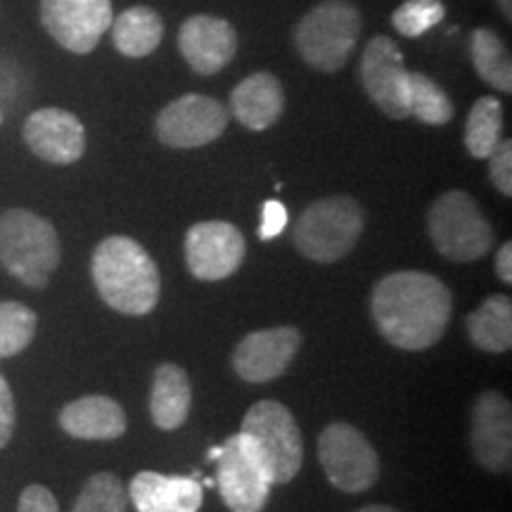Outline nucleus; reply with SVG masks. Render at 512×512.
Instances as JSON below:
<instances>
[{
  "instance_id": "obj_1",
  "label": "nucleus",
  "mask_w": 512,
  "mask_h": 512,
  "mask_svg": "<svg viewBox=\"0 0 512 512\" xmlns=\"http://www.w3.org/2000/svg\"><path fill=\"white\" fill-rule=\"evenodd\" d=\"M453 299L437 275L396 271L384 275L370 297V313L382 337L396 349L425 351L448 328Z\"/></svg>"
},
{
  "instance_id": "obj_2",
  "label": "nucleus",
  "mask_w": 512,
  "mask_h": 512,
  "mask_svg": "<svg viewBox=\"0 0 512 512\" xmlns=\"http://www.w3.org/2000/svg\"><path fill=\"white\" fill-rule=\"evenodd\" d=\"M91 273L95 290L110 309L145 316L159 302V268L143 245L126 235H112L95 247Z\"/></svg>"
},
{
  "instance_id": "obj_3",
  "label": "nucleus",
  "mask_w": 512,
  "mask_h": 512,
  "mask_svg": "<svg viewBox=\"0 0 512 512\" xmlns=\"http://www.w3.org/2000/svg\"><path fill=\"white\" fill-rule=\"evenodd\" d=\"M60 238L53 223L29 209L0 216V264L19 283L41 290L60 266Z\"/></svg>"
},
{
  "instance_id": "obj_4",
  "label": "nucleus",
  "mask_w": 512,
  "mask_h": 512,
  "mask_svg": "<svg viewBox=\"0 0 512 512\" xmlns=\"http://www.w3.org/2000/svg\"><path fill=\"white\" fill-rule=\"evenodd\" d=\"M240 439L256 463L264 467L271 484H287L304 463V441L290 408L280 401H259L249 408L240 427Z\"/></svg>"
},
{
  "instance_id": "obj_5",
  "label": "nucleus",
  "mask_w": 512,
  "mask_h": 512,
  "mask_svg": "<svg viewBox=\"0 0 512 512\" xmlns=\"http://www.w3.org/2000/svg\"><path fill=\"white\" fill-rule=\"evenodd\" d=\"M363 228H366V214L354 197H323L306 207L294 223V245L306 259L318 264H335L356 247Z\"/></svg>"
},
{
  "instance_id": "obj_6",
  "label": "nucleus",
  "mask_w": 512,
  "mask_h": 512,
  "mask_svg": "<svg viewBox=\"0 0 512 512\" xmlns=\"http://www.w3.org/2000/svg\"><path fill=\"white\" fill-rule=\"evenodd\" d=\"M363 17L349 0H323L294 29V46L318 72H339L354 53Z\"/></svg>"
},
{
  "instance_id": "obj_7",
  "label": "nucleus",
  "mask_w": 512,
  "mask_h": 512,
  "mask_svg": "<svg viewBox=\"0 0 512 512\" xmlns=\"http://www.w3.org/2000/svg\"><path fill=\"white\" fill-rule=\"evenodd\" d=\"M427 230L437 252L456 264L482 259L494 247V228L465 190H448L432 202Z\"/></svg>"
},
{
  "instance_id": "obj_8",
  "label": "nucleus",
  "mask_w": 512,
  "mask_h": 512,
  "mask_svg": "<svg viewBox=\"0 0 512 512\" xmlns=\"http://www.w3.org/2000/svg\"><path fill=\"white\" fill-rule=\"evenodd\" d=\"M325 477L344 494H363L380 479V458L366 434L349 422H332L318 439Z\"/></svg>"
},
{
  "instance_id": "obj_9",
  "label": "nucleus",
  "mask_w": 512,
  "mask_h": 512,
  "mask_svg": "<svg viewBox=\"0 0 512 512\" xmlns=\"http://www.w3.org/2000/svg\"><path fill=\"white\" fill-rule=\"evenodd\" d=\"M230 114L219 100L209 95L188 93L176 98L157 114L155 131L166 147L192 150L214 143L228 128Z\"/></svg>"
},
{
  "instance_id": "obj_10",
  "label": "nucleus",
  "mask_w": 512,
  "mask_h": 512,
  "mask_svg": "<svg viewBox=\"0 0 512 512\" xmlns=\"http://www.w3.org/2000/svg\"><path fill=\"white\" fill-rule=\"evenodd\" d=\"M41 19L64 50L88 55L112 27V0H41Z\"/></svg>"
},
{
  "instance_id": "obj_11",
  "label": "nucleus",
  "mask_w": 512,
  "mask_h": 512,
  "mask_svg": "<svg viewBox=\"0 0 512 512\" xmlns=\"http://www.w3.org/2000/svg\"><path fill=\"white\" fill-rule=\"evenodd\" d=\"M245 235L228 221L195 223L185 235V264L197 280L230 278L245 261Z\"/></svg>"
},
{
  "instance_id": "obj_12",
  "label": "nucleus",
  "mask_w": 512,
  "mask_h": 512,
  "mask_svg": "<svg viewBox=\"0 0 512 512\" xmlns=\"http://www.w3.org/2000/svg\"><path fill=\"white\" fill-rule=\"evenodd\" d=\"M361 81L370 100L389 119H408V69L392 38L375 36L363 50Z\"/></svg>"
},
{
  "instance_id": "obj_13",
  "label": "nucleus",
  "mask_w": 512,
  "mask_h": 512,
  "mask_svg": "<svg viewBox=\"0 0 512 512\" xmlns=\"http://www.w3.org/2000/svg\"><path fill=\"white\" fill-rule=\"evenodd\" d=\"M219 463V491L223 503L230 512H261L271 494V479L266 477L264 467L256 463L247 446L242 444L240 434L230 437L221 446Z\"/></svg>"
},
{
  "instance_id": "obj_14",
  "label": "nucleus",
  "mask_w": 512,
  "mask_h": 512,
  "mask_svg": "<svg viewBox=\"0 0 512 512\" xmlns=\"http://www.w3.org/2000/svg\"><path fill=\"white\" fill-rule=\"evenodd\" d=\"M299 347H302V335L290 325L252 332L235 347L233 368L245 382H273L292 366Z\"/></svg>"
},
{
  "instance_id": "obj_15",
  "label": "nucleus",
  "mask_w": 512,
  "mask_h": 512,
  "mask_svg": "<svg viewBox=\"0 0 512 512\" xmlns=\"http://www.w3.org/2000/svg\"><path fill=\"white\" fill-rule=\"evenodd\" d=\"M470 444L484 470L510 472L512 467V406L501 392H484L472 408Z\"/></svg>"
},
{
  "instance_id": "obj_16",
  "label": "nucleus",
  "mask_w": 512,
  "mask_h": 512,
  "mask_svg": "<svg viewBox=\"0 0 512 512\" xmlns=\"http://www.w3.org/2000/svg\"><path fill=\"white\" fill-rule=\"evenodd\" d=\"M178 50L188 67L200 76H214L233 62L238 53V34L228 19L192 15L178 31Z\"/></svg>"
},
{
  "instance_id": "obj_17",
  "label": "nucleus",
  "mask_w": 512,
  "mask_h": 512,
  "mask_svg": "<svg viewBox=\"0 0 512 512\" xmlns=\"http://www.w3.org/2000/svg\"><path fill=\"white\" fill-rule=\"evenodd\" d=\"M24 143L36 157L50 164H74L86 152V128L72 112L46 107L29 114Z\"/></svg>"
},
{
  "instance_id": "obj_18",
  "label": "nucleus",
  "mask_w": 512,
  "mask_h": 512,
  "mask_svg": "<svg viewBox=\"0 0 512 512\" xmlns=\"http://www.w3.org/2000/svg\"><path fill=\"white\" fill-rule=\"evenodd\" d=\"M128 501L136 505L138 512H200L204 491L192 477L145 470L131 479Z\"/></svg>"
},
{
  "instance_id": "obj_19",
  "label": "nucleus",
  "mask_w": 512,
  "mask_h": 512,
  "mask_svg": "<svg viewBox=\"0 0 512 512\" xmlns=\"http://www.w3.org/2000/svg\"><path fill=\"white\" fill-rule=\"evenodd\" d=\"M285 91L278 76L268 72L249 74L230 93V112L249 131H266L283 117Z\"/></svg>"
},
{
  "instance_id": "obj_20",
  "label": "nucleus",
  "mask_w": 512,
  "mask_h": 512,
  "mask_svg": "<svg viewBox=\"0 0 512 512\" xmlns=\"http://www.w3.org/2000/svg\"><path fill=\"white\" fill-rule=\"evenodd\" d=\"M60 427L83 441H112L124 437L126 413L110 396H81L62 408Z\"/></svg>"
},
{
  "instance_id": "obj_21",
  "label": "nucleus",
  "mask_w": 512,
  "mask_h": 512,
  "mask_svg": "<svg viewBox=\"0 0 512 512\" xmlns=\"http://www.w3.org/2000/svg\"><path fill=\"white\" fill-rule=\"evenodd\" d=\"M192 406V384L188 373L176 363H162L155 370L150 392V415L159 430H178L188 420Z\"/></svg>"
},
{
  "instance_id": "obj_22",
  "label": "nucleus",
  "mask_w": 512,
  "mask_h": 512,
  "mask_svg": "<svg viewBox=\"0 0 512 512\" xmlns=\"http://www.w3.org/2000/svg\"><path fill=\"white\" fill-rule=\"evenodd\" d=\"M467 335L477 349L503 354L512 347V302L508 294H491L465 318Z\"/></svg>"
},
{
  "instance_id": "obj_23",
  "label": "nucleus",
  "mask_w": 512,
  "mask_h": 512,
  "mask_svg": "<svg viewBox=\"0 0 512 512\" xmlns=\"http://www.w3.org/2000/svg\"><path fill=\"white\" fill-rule=\"evenodd\" d=\"M164 38V22L147 5H136L112 19L114 48L124 57H145L155 53Z\"/></svg>"
},
{
  "instance_id": "obj_24",
  "label": "nucleus",
  "mask_w": 512,
  "mask_h": 512,
  "mask_svg": "<svg viewBox=\"0 0 512 512\" xmlns=\"http://www.w3.org/2000/svg\"><path fill=\"white\" fill-rule=\"evenodd\" d=\"M470 55L477 74L501 93H512V62L503 38L491 29H475L470 36Z\"/></svg>"
},
{
  "instance_id": "obj_25",
  "label": "nucleus",
  "mask_w": 512,
  "mask_h": 512,
  "mask_svg": "<svg viewBox=\"0 0 512 512\" xmlns=\"http://www.w3.org/2000/svg\"><path fill=\"white\" fill-rule=\"evenodd\" d=\"M503 133V105L491 95L479 98L472 105L465 126V147L475 159H486L501 143Z\"/></svg>"
},
{
  "instance_id": "obj_26",
  "label": "nucleus",
  "mask_w": 512,
  "mask_h": 512,
  "mask_svg": "<svg viewBox=\"0 0 512 512\" xmlns=\"http://www.w3.org/2000/svg\"><path fill=\"white\" fill-rule=\"evenodd\" d=\"M408 114L422 124L444 126L453 119V102L430 76L408 72Z\"/></svg>"
},
{
  "instance_id": "obj_27",
  "label": "nucleus",
  "mask_w": 512,
  "mask_h": 512,
  "mask_svg": "<svg viewBox=\"0 0 512 512\" xmlns=\"http://www.w3.org/2000/svg\"><path fill=\"white\" fill-rule=\"evenodd\" d=\"M36 313L19 302H0V358L22 354L34 342Z\"/></svg>"
},
{
  "instance_id": "obj_28",
  "label": "nucleus",
  "mask_w": 512,
  "mask_h": 512,
  "mask_svg": "<svg viewBox=\"0 0 512 512\" xmlns=\"http://www.w3.org/2000/svg\"><path fill=\"white\" fill-rule=\"evenodd\" d=\"M128 494L112 472H98L88 479L76 498L72 512H126Z\"/></svg>"
},
{
  "instance_id": "obj_29",
  "label": "nucleus",
  "mask_w": 512,
  "mask_h": 512,
  "mask_svg": "<svg viewBox=\"0 0 512 512\" xmlns=\"http://www.w3.org/2000/svg\"><path fill=\"white\" fill-rule=\"evenodd\" d=\"M446 17L441 0H406L392 15L394 29L406 38H420Z\"/></svg>"
},
{
  "instance_id": "obj_30",
  "label": "nucleus",
  "mask_w": 512,
  "mask_h": 512,
  "mask_svg": "<svg viewBox=\"0 0 512 512\" xmlns=\"http://www.w3.org/2000/svg\"><path fill=\"white\" fill-rule=\"evenodd\" d=\"M489 178L496 190L505 197H512V143L501 140L489 157Z\"/></svg>"
},
{
  "instance_id": "obj_31",
  "label": "nucleus",
  "mask_w": 512,
  "mask_h": 512,
  "mask_svg": "<svg viewBox=\"0 0 512 512\" xmlns=\"http://www.w3.org/2000/svg\"><path fill=\"white\" fill-rule=\"evenodd\" d=\"M287 221H290V216H287V209L283 202H278V200L264 202V207H261L259 238L264 242L278 238V235L287 228Z\"/></svg>"
},
{
  "instance_id": "obj_32",
  "label": "nucleus",
  "mask_w": 512,
  "mask_h": 512,
  "mask_svg": "<svg viewBox=\"0 0 512 512\" xmlns=\"http://www.w3.org/2000/svg\"><path fill=\"white\" fill-rule=\"evenodd\" d=\"M17 512H60V505H57L53 491L41 484H31L19 496Z\"/></svg>"
},
{
  "instance_id": "obj_33",
  "label": "nucleus",
  "mask_w": 512,
  "mask_h": 512,
  "mask_svg": "<svg viewBox=\"0 0 512 512\" xmlns=\"http://www.w3.org/2000/svg\"><path fill=\"white\" fill-rule=\"evenodd\" d=\"M15 420V396H12L8 380L0 373V448L10 444L12 434H15Z\"/></svg>"
},
{
  "instance_id": "obj_34",
  "label": "nucleus",
  "mask_w": 512,
  "mask_h": 512,
  "mask_svg": "<svg viewBox=\"0 0 512 512\" xmlns=\"http://www.w3.org/2000/svg\"><path fill=\"white\" fill-rule=\"evenodd\" d=\"M496 275L503 285L512 283V245L505 242V245L496 252Z\"/></svg>"
},
{
  "instance_id": "obj_35",
  "label": "nucleus",
  "mask_w": 512,
  "mask_h": 512,
  "mask_svg": "<svg viewBox=\"0 0 512 512\" xmlns=\"http://www.w3.org/2000/svg\"><path fill=\"white\" fill-rule=\"evenodd\" d=\"M356 512H401V510L392 508V505H380V503H375V505H366V508H361V510H356Z\"/></svg>"
},
{
  "instance_id": "obj_36",
  "label": "nucleus",
  "mask_w": 512,
  "mask_h": 512,
  "mask_svg": "<svg viewBox=\"0 0 512 512\" xmlns=\"http://www.w3.org/2000/svg\"><path fill=\"white\" fill-rule=\"evenodd\" d=\"M496 3H498V8H501L503 15L510 19L512 17V3H510V0H496Z\"/></svg>"
},
{
  "instance_id": "obj_37",
  "label": "nucleus",
  "mask_w": 512,
  "mask_h": 512,
  "mask_svg": "<svg viewBox=\"0 0 512 512\" xmlns=\"http://www.w3.org/2000/svg\"><path fill=\"white\" fill-rule=\"evenodd\" d=\"M221 456V446H214V448H211V451L207 453V458L211 460V463H216V458H219Z\"/></svg>"
},
{
  "instance_id": "obj_38",
  "label": "nucleus",
  "mask_w": 512,
  "mask_h": 512,
  "mask_svg": "<svg viewBox=\"0 0 512 512\" xmlns=\"http://www.w3.org/2000/svg\"><path fill=\"white\" fill-rule=\"evenodd\" d=\"M0 121H3V114H0Z\"/></svg>"
}]
</instances>
